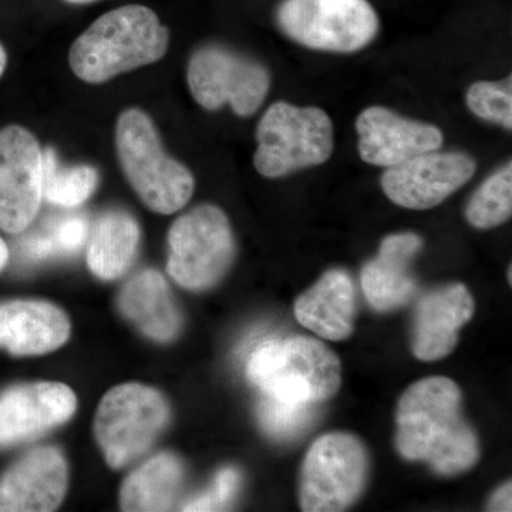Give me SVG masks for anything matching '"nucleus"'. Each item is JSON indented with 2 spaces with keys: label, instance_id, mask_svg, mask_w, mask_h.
Masks as SVG:
<instances>
[{
  "label": "nucleus",
  "instance_id": "1",
  "mask_svg": "<svg viewBox=\"0 0 512 512\" xmlns=\"http://www.w3.org/2000/svg\"><path fill=\"white\" fill-rule=\"evenodd\" d=\"M396 447L400 456L423 461L439 476L476 466L480 444L461 413V392L447 377L412 384L397 404Z\"/></svg>",
  "mask_w": 512,
  "mask_h": 512
},
{
  "label": "nucleus",
  "instance_id": "2",
  "mask_svg": "<svg viewBox=\"0 0 512 512\" xmlns=\"http://www.w3.org/2000/svg\"><path fill=\"white\" fill-rule=\"evenodd\" d=\"M170 32L153 10L123 6L101 16L77 37L69 53L73 73L86 83L109 82L156 63L167 53Z\"/></svg>",
  "mask_w": 512,
  "mask_h": 512
},
{
  "label": "nucleus",
  "instance_id": "3",
  "mask_svg": "<svg viewBox=\"0 0 512 512\" xmlns=\"http://www.w3.org/2000/svg\"><path fill=\"white\" fill-rule=\"evenodd\" d=\"M249 382L262 394L288 404H318L338 393L342 365L322 342L306 336L269 339L247 363Z\"/></svg>",
  "mask_w": 512,
  "mask_h": 512
},
{
  "label": "nucleus",
  "instance_id": "4",
  "mask_svg": "<svg viewBox=\"0 0 512 512\" xmlns=\"http://www.w3.org/2000/svg\"><path fill=\"white\" fill-rule=\"evenodd\" d=\"M116 148L128 183L151 211L174 214L191 200L194 175L165 153L156 124L143 110L120 114Z\"/></svg>",
  "mask_w": 512,
  "mask_h": 512
},
{
  "label": "nucleus",
  "instance_id": "5",
  "mask_svg": "<svg viewBox=\"0 0 512 512\" xmlns=\"http://www.w3.org/2000/svg\"><path fill=\"white\" fill-rule=\"evenodd\" d=\"M256 141V171L274 180L325 164L335 150V128L319 107L276 101L259 121Z\"/></svg>",
  "mask_w": 512,
  "mask_h": 512
},
{
  "label": "nucleus",
  "instance_id": "6",
  "mask_svg": "<svg viewBox=\"0 0 512 512\" xmlns=\"http://www.w3.org/2000/svg\"><path fill=\"white\" fill-rule=\"evenodd\" d=\"M276 23L298 45L339 55L365 49L380 30L369 0H282Z\"/></svg>",
  "mask_w": 512,
  "mask_h": 512
},
{
  "label": "nucleus",
  "instance_id": "7",
  "mask_svg": "<svg viewBox=\"0 0 512 512\" xmlns=\"http://www.w3.org/2000/svg\"><path fill=\"white\" fill-rule=\"evenodd\" d=\"M167 272L183 288L204 291L217 285L235 258L231 224L221 208L202 204L185 212L168 234Z\"/></svg>",
  "mask_w": 512,
  "mask_h": 512
},
{
  "label": "nucleus",
  "instance_id": "8",
  "mask_svg": "<svg viewBox=\"0 0 512 512\" xmlns=\"http://www.w3.org/2000/svg\"><path fill=\"white\" fill-rule=\"evenodd\" d=\"M170 420L160 392L140 383L111 389L100 402L94 421L97 443L111 468H121L146 453Z\"/></svg>",
  "mask_w": 512,
  "mask_h": 512
},
{
  "label": "nucleus",
  "instance_id": "9",
  "mask_svg": "<svg viewBox=\"0 0 512 512\" xmlns=\"http://www.w3.org/2000/svg\"><path fill=\"white\" fill-rule=\"evenodd\" d=\"M369 453L349 433H329L309 448L299 481V503L306 512L348 510L359 500L369 478Z\"/></svg>",
  "mask_w": 512,
  "mask_h": 512
},
{
  "label": "nucleus",
  "instance_id": "10",
  "mask_svg": "<svg viewBox=\"0 0 512 512\" xmlns=\"http://www.w3.org/2000/svg\"><path fill=\"white\" fill-rule=\"evenodd\" d=\"M192 97L202 109L229 106L235 114L249 117L261 109L271 89V76L261 63L224 46L195 50L187 69Z\"/></svg>",
  "mask_w": 512,
  "mask_h": 512
},
{
  "label": "nucleus",
  "instance_id": "11",
  "mask_svg": "<svg viewBox=\"0 0 512 512\" xmlns=\"http://www.w3.org/2000/svg\"><path fill=\"white\" fill-rule=\"evenodd\" d=\"M43 150L28 128L0 130V229L20 234L35 221L43 200Z\"/></svg>",
  "mask_w": 512,
  "mask_h": 512
},
{
  "label": "nucleus",
  "instance_id": "12",
  "mask_svg": "<svg viewBox=\"0 0 512 512\" xmlns=\"http://www.w3.org/2000/svg\"><path fill=\"white\" fill-rule=\"evenodd\" d=\"M477 163L464 153L420 154L386 168L382 188L390 201L407 210L424 211L437 207L474 177Z\"/></svg>",
  "mask_w": 512,
  "mask_h": 512
},
{
  "label": "nucleus",
  "instance_id": "13",
  "mask_svg": "<svg viewBox=\"0 0 512 512\" xmlns=\"http://www.w3.org/2000/svg\"><path fill=\"white\" fill-rule=\"evenodd\" d=\"M359 156L375 167L390 168L420 154L440 150L444 136L439 127L407 119L382 106L367 107L356 119Z\"/></svg>",
  "mask_w": 512,
  "mask_h": 512
},
{
  "label": "nucleus",
  "instance_id": "14",
  "mask_svg": "<svg viewBox=\"0 0 512 512\" xmlns=\"http://www.w3.org/2000/svg\"><path fill=\"white\" fill-rule=\"evenodd\" d=\"M77 400L66 384H18L0 393V448L19 446L72 419Z\"/></svg>",
  "mask_w": 512,
  "mask_h": 512
},
{
  "label": "nucleus",
  "instance_id": "15",
  "mask_svg": "<svg viewBox=\"0 0 512 512\" xmlns=\"http://www.w3.org/2000/svg\"><path fill=\"white\" fill-rule=\"evenodd\" d=\"M66 460L55 447H40L20 458L0 478V512L55 511L67 490Z\"/></svg>",
  "mask_w": 512,
  "mask_h": 512
},
{
  "label": "nucleus",
  "instance_id": "16",
  "mask_svg": "<svg viewBox=\"0 0 512 512\" xmlns=\"http://www.w3.org/2000/svg\"><path fill=\"white\" fill-rule=\"evenodd\" d=\"M473 315L474 299L464 285H448L424 295L414 315V356L434 362L450 355L457 346L458 332Z\"/></svg>",
  "mask_w": 512,
  "mask_h": 512
},
{
  "label": "nucleus",
  "instance_id": "17",
  "mask_svg": "<svg viewBox=\"0 0 512 512\" xmlns=\"http://www.w3.org/2000/svg\"><path fill=\"white\" fill-rule=\"evenodd\" d=\"M423 248V239L413 232L389 235L380 244L379 254L367 262L360 284L367 302L379 312L407 305L417 292L412 262Z\"/></svg>",
  "mask_w": 512,
  "mask_h": 512
},
{
  "label": "nucleus",
  "instance_id": "18",
  "mask_svg": "<svg viewBox=\"0 0 512 512\" xmlns=\"http://www.w3.org/2000/svg\"><path fill=\"white\" fill-rule=\"evenodd\" d=\"M69 336L70 322L66 313L52 303H0V349L10 355H45L63 346Z\"/></svg>",
  "mask_w": 512,
  "mask_h": 512
},
{
  "label": "nucleus",
  "instance_id": "19",
  "mask_svg": "<svg viewBox=\"0 0 512 512\" xmlns=\"http://www.w3.org/2000/svg\"><path fill=\"white\" fill-rule=\"evenodd\" d=\"M295 318L323 339L345 340L356 318V288L343 269H330L295 302Z\"/></svg>",
  "mask_w": 512,
  "mask_h": 512
},
{
  "label": "nucleus",
  "instance_id": "20",
  "mask_svg": "<svg viewBox=\"0 0 512 512\" xmlns=\"http://www.w3.org/2000/svg\"><path fill=\"white\" fill-rule=\"evenodd\" d=\"M121 313L147 338L171 342L180 335L183 316L164 276L146 269L130 279L119 296Z\"/></svg>",
  "mask_w": 512,
  "mask_h": 512
},
{
  "label": "nucleus",
  "instance_id": "21",
  "mask_svg": "<svg viewBox=\"0 0 512 512\" xmlns=\"http://www.w3.org/2000/svg\"><path fill=\"white\" fill-rule=\"evenodd\" d=\"M183 481V463L174 454H157L124 481L121 508L124 511L171 510Z\"/></svg>",
  "mask_w": 512,
  "mask_h": 512
},
{
  "label": "nucleus",
  "instance_id": "22",
  "mask_svg": "<svg viewBox=\"0 0 512 512\" xmlns=\"http://www.w3.org/2000/svg\"><path fill=\"white\" fill-rule=\"evenodd\" d=\"M140 242V228L131 215L111 211L97 221L87 251V264L104 281L120 278L133 264Z\"/></svg>",
  "mask_w": 512,
  "mask_h": 512
},
{
  "label": "nucleus",
  "instance_id": "23",
  "mask_svg": "<svg viewBox=\"0 0 512 512\" xmlns=\"http://www.w3.org/2000/svg\"><path fill=\"white\" fill-rule=\"evenodd\" d=\"M99 184V174L90 165L62 167L55 151H43L42 192L45 200L60 207L73 208L92 197Z\"/></svg>",
  "mask_w": 512,
  "mask_h": 512
},
{
  "label": "nucleus",
  "instance_id": "24",
  "mask_svg": "<svg viewBox=\"0 0 512 512\" xmlns=\"http://www.w3.org/2000/svg\"><path fill=\"white\" fill-rule=\"evenodd\" d=\"M512 214V164L491 174L474 192L466 208L471 227L491 229L510 220Z\"/></svg>",
  "mask_w": 512,
  "mask_h": 512
},
{
  "label": "nucleus",
  "instance_id": "25",
  "mask_svg": "<svg viewBox=\"0 0 512 512\" xmlns=\"http://www.w3.org/2000/svg\"><path fill=\"white\" fill-rule=\"evenodd\" d=\"M318 417L315 404H288L264 396L258 404V421L266 436L278 441L298 439Z\"/></svg>",
  "mask_w": 512,
  "mask_h": 512
},
{
  "label": "nucleus",
  "instance_id": "26",
  "mask_svg": "<svg viewBox=\"0 0 512 512\" xmlns=\"http://www.w3.org/2000/svg\"><path fill=\"white\" fill-rule=\"evenodd\" d=\"M466 103L478 119L512 128V77L503 82H477L467 90Z\"/></svg>",
  "mask_w": 512,
  "mask_h": 512
},
{
  "label": "nucleus",
  "instance_id": "27",
  "mask_svg": "<svg viewBox=\"0 0 512 512\" xmlns=\"http://www.w3.org/2000/svg\"><path fill=\"white\" fill-rule=\"evenodd\" d=\"M241 473L234 467L222 468L210 490L184 504L183 511H221L229 507L241 487Z\"/></svg>",
  "mask_w": 512,
  "mask_h": 512
},
{
  "label": "nucleus",
  "instance_id": "28",
  "mask_svg": "<svg viewBox=\"0 0 512 512\" xmlns=\"http://www.w3.org/2000/svg\"><path fill=\"white\" fill-rule=\"evenodd\" d=\"M89 225L82 217L66 218L56 225L52 234L43 235L52 248L53 255H69L79 251L86 242Z\"/></svg>",
  "mask_w": 512,
  "mask_h": 512
},
{
  "label": "nucleus",
  "instance_id": "29",
  "mask_svg": "<svg viewBox=\"0 0 512 512\" xmlns=\"http://www.w3.org/2000/svg\"><path fill=\"white\" fill-rule=\"evenodd\" d=\"M490 511H511V483L504 484L503 487L495 491L488 504Z\"/></svg>",
  "mask_w": 512,
  "mask_h": 512
},
{
  "label": "nucleus",
  "instance_id": "30",
  "mask_svg": "<svg viewBox=\"0 0 512 512\" xmlns=\"http://www.w3.org/2000/svg\"><path fill=\"white\" fill-rule=\"evenodd\" d=\"M9 261V248L6 242L0 238V271L5 268Z\"/></svg>",
  "mask_w": 512,
  "mask_h": 512
},
{
  "label": "nucleus",
  "instance_id": "31",
  "mask_svg": "<svg viewBox=\"0 0 512 512\" xmlns=\"http://www.w3.org/2000/svg\"><path fill=\"white\" fill-rule=\"evenodd\" d=\"M6 64H8V55H6L5 47L0 43V77L5 73Z\"/></svg>",
  "mask_w": 512,
  "mask_h": 512
},
{
  "label": "nucleus",
  "instance_id": "32",
  "mask_svg": "<svg viewBox=\"0 0 512 512\" xmlns=\"http://www.w3.org/2000/svg\"><path fill=\"white\" fill-rule=\"evenodd\" d=\"M67 3H73V5H86V3L97 2V0H66Z\"/></svg>",
  "mask_w": 512,
  "mask_h": 512
}]
</instances>
